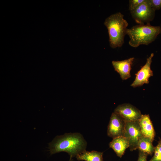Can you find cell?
<instances>
[{"label":"cell","instance_id":"obj_1","mask_svg":"<svg viewBox=\"0 0 161 161\" xmlns=\"http://www.w3.org/2000/svg\"><path fill=\"white\" fill-rule=\"evenodd\" d=\"M49 145L51 155L65 152L73 158L86 150L87 142L79 133H66L56 136Z\"/></svg>","mask_w":161,"mask_h":161},{"label":"cell","instance_id":"obj_2","mask_svg":"<svg viewBox=\"0 0 161 161\" xmlns=\"http://www.w3.org/2000/svg\"><path fill=\"white\" fill-rule=\"evenodd\" d=\"M104 24L108 30L110 46L113 48L121 47L128 25L124 15L120 12L113 14L106 19Z\"/></svg>","mask_w":161,"mask_h":161},{"label":"cell","instance_id":"obj_3","mask_svg":"<svg viewBox=\"0 0 161 161\" xmlns=\"http://www.w3.org/2000/svg\"><path fill=\"white\" fill-rule=\"evenodd\" d=\"M161 33L160 26H151L150 23L134 26L130 29L127 28L126 31V35L130 38L129 44L134 47L141 45H148Z\"/></svg>","mask_w":161,"mask_h":161},{"label":"cell","instance_id":"obj_4","mask_svg":"<svg viewBox=\"0 0 161 161\" xmlns=\"http://www.w3.org/2000/svg\"><path fill=\"white\" fill-rule=\"evenodd\" d=\"M155 12L151 7L148 0H145L130 12L133 18L137 23L143 24L149 23L153 20Z\"/></svg>","mask_w":161,"mask_h":161},{"label":"cell","instance_id":"obj_5","mask_svg":"<svg viewBox=\"0 0 161 161\" xmlns=\"http://www.w3.org/2000/svg\"><path fill=\"white\" fill-rule=\"evenodd\" d=\"M142 136L139 120L126 122L124 136L129 139L130 151L137 149L139 139Z\"/></svg>","mask_w":161,"mask_h":161},{"label":"cell","instance_id":"obj_6","mask_svg":"<svg viewBox=\"0 0 161 161\" xmlns=\"http://www.w3.org/2000/svg\"><path fill=\"white\" fill-rule=\"evenodd\" d=\"M126 124V121L120 115L112 113L108 126L107 135L113 138L124 136Z\"/></svg>","mask_w":161,"mask_h":161},{"label":"cell","instance_id":"obj_7","mask_svg":"<svg viewBox=\"0 0 161 161\" xmlns=\"http://www.w3.org/2000/svg\"><path fill=\"white\" fill-rule=\"evenodd\" d=\"M154 56V53H151L147 59L145 64L135 74V79L131 84V86L136 87L142 86L144 84L149 83V78L153 75V71L151 68V66Z\"/></svg>","mask_w":161,"mask_h":161},{"label":"cell","instance_id":"obj_8","mask_svg":"<svg viewBox=\"0 0 161 161\" xmlns=\"http://www.w3.org/2000/svg\"><path fill=\"white\" fill-rule=\"evenodd\" d=\"M114 112L120 115L126 122L139 120L142 115L140 110L128 103L118 106L114 109Z\"/></svg>","mask_w":161,"mask_h":161},{"label":"cell","instance_id":"obj_9","mask_svg":"<svg viewBox=\"0 0 161 161\" xmlns=\"http://www.w3.org/2000/svg\"><path fill=\"white\" fill-rule=\"evenodd\" d=\"M134 58L132 57L124 60L112 62L115 70L120 74L122 80H127L131 77L130 71Z\"/></svg>","mask_w":161,"mask_h":161},{"label":"cell","instance_id":"obj_10","mask_svg":"<svg viewBox=\"0 0 161 161\" xmlns=\"http://www.w3.org/2000/svg\"><path fill=\"white\" fill-rule=\"evenodd\" d=\"M139 122L142 135L149 138L153 141L155 132L149 115L142 114Z\"/></svg>","mask_w":161,"mask_h":161},{"label":"cell","instance_id":"obj_11","mask_svg":"<svg viewBox=\"0 0 161 161\" xmlns=\"http://www.w3.org/2000/svg\"><path fill=\"white\" fill-rule=\"evenodd\" d=\"M117 155L121 158L124 154L126 149L129 147V140L124 136H119L113 138L109 144Z\"/></svg>","mask_w":161,"mask_h":161},{"label":"cell","instance_id":"obj_12","mask_svg":"<svg viewBox=\"0 0 161 161\" xmlns=\"http://www.w3.org/2000/svg\"><path fill=\"white\" fill-rule=\"evenodd\" d=\"M103 152L96 151H90L86 150L77 155L76 157L78 161H103Z\"/></svg>","mask_w":161,"mask_h":161},{"label":"cell","instance_id":"obj_13","mask_svg":"<svg viewBox=\"0 0 161 161\" xmlns=\"http://www.w3.org/2000/svg\"><path fill=\"white\" fill-rule=\"evenodd\" d=\"M153 142L149 138L143 135L139 139L137 149L151 156L154 153L155 148L152 144Z\"/></svg>","mask_w":161,"mask_h":161},{"label":"cell","instance_id":"obj_14","mask_svg":"<svg viewBox=\"0 0 161 161\" xmlns=\"http://www.w3.org/2000/svg\"><path fill=\"white\" fill-rule=\"evenodd\" d=\"M154 154L149 161H161V139L159 138L158 144L155 147Z\"/></svg>","mask_w":161,"mask_h":161},{"label":"cell","instance_id":"obj_15","mask_svg":"<svg viewBox=\"0 0 161 161\" xmlns=\"http://www.w3.org/2000/svg\"><path fill=\"white\" fill-rule=\"evenodd\" d=\"M145 0H129V10L131 11L143 3Z\"/></svg>","mask_w":161,"mask_h":161},{"label":"cell","instance_id":"obj_16","mask_svg":"<svg viewBox=\"0 0 161 161\" xmlns=\"http://www.w3.org/2000/svg\"><path fill=\"white\" fill-rule=\"evenodd\" d=\"M151 8L155 11L161 8V0H148Z\"/></svg>","mask_w":161,"mask_h":161},{"label":"cell","instance_id":"obj_17","mask_svg":"<svg viewBox=\"0 0 161 161\" xmlns=\"http://www.w3.org/2000/svg\"><path fill=\"white\" fill-rule=\"evenodd\" d=\"M148 155L147 154L139 150L138 157L137 161H147Z\"/></svg>","mask_w":161,"mask_h":161},{"label":"cell","instance_id":"obj_18","mask_svg":"<svg viewBox=\"0 0 161 161\" xmlns=\"http://www.w3.org/2000/svg\"><path fill=\"white\" fill-rule=\"evenodd\" d=\"M68 161H73V158L72 157H70Z\"/></svg>","mask_w":161,"mask_h":161}]
</instances>
